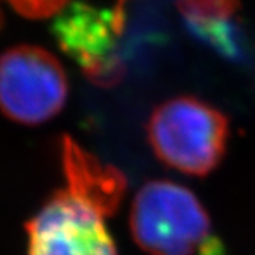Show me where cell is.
<instances>
[{
    "instance_id": "obj_1",
    "label": "cell",
    "mask_w": 255,
    "mask_h": 255,
    "mask_svg": "<svg viewBox=\"0 0 255 255\" xmlns=\"http://www.w3.org/2000/svg\"><path fill=\"white\" fill-rule=\"evenodd\" d=\"M64 187L26 223L28 255H118L107 219L126 194L124 174L63 136Z\"/></svg>"
},
{
    "instance_id": "obj_2",
    "label": "cell",
    "mask_w": 255,
    "mask_h": 255,
    "mask_svg": "<svg viewBox=\"0 0 255 255\" xmlns=\"http://www.w3.org/2000/svg\"><path fill=\"white\" fill-rule=\"evenodd\" d=\"M130 231L150 255H225L203 203L190 188L171 180H150L137 190Z\"/></svg>"
},
{
    "instance_id": "obj_3",
    "label": "cell",
    "mask_w": 255,
    "mask_h": 255,
    "mask_svg": "<svg viewBox=\"0 0 255 255\" xmlns=\"http://www.w3.org/2000/svg\"><path fill=\"white\" fill-rule=\"evenodd\" d=\"M147 139L162 164L182 174L203 177L213 173L226 154L229 120L205 100L179 95L151 112Z\"/></svg>"
},
{
    "instance_id": "obj_4",
    "label": "cell",
    "mask_w": 255,
    "mask_h": 255,
    "mask_svg": "<svg viewBox=\"0 0 255 255\" xmlns=\"http://www.w3.org/2000/svg\"><path fill=\"white\" fill-rule=\"evenodd\" d=\"M69 94L64 67L38 46L18 44L0 54V112L37 126L61 112Z\"/></svg>"
},
{
    "instance_id": "obj_5",
    "label": "cell",
    "mask_w": 255,
    "mask_h": 255,
    "mask_svg": "<svg viewBox=\"0 0 255 255\" xmlns=\"http://www.w3.org/2000/svg\"><path fill=\"white\" fill-rule=\"evenodd\" d=\"M126 25L124 8H100L77 2L58 14L52 34L61 51L71 57L87 80L101 87L121 83L126 75L120 37Z\"/></svg>"
},
{
    "instance_id": "obj_6",
    "label": "cell",
    "mask_w": 255,
    "mask_h": 255,
    "mask_svg": "<svg viewBox=\"0 0 255 255\" xmlns=\"http://www.w3.org/2000/svg\"><path fill=\"white\" fill-rule=\"evenodd\" d=\"M176 6L191 34L228 58L240 55L236 25L240 0H176Z\"/></svg>"
},
{
    "instance_id": "obj_7",
    "label": "cell",
    "mask_w": 255,
    "mask_h": 255,
    "mask_svg": "<svg viewBox=\"0 0 255 255\" xmlns=\"http://www.w3.org/2000/svg\"><path fill=\"white\" fill-rule=\"evenodd\" d=\"M9 6L29 20H43L54 17L67 8L69 0H6Z\"/></svg>"
},
{
    "instance_id": "obj_8",
    "label": "cell",
    "mask_w": 255,
    "mask_h": 255,
    "mask_svg": "<svg viewBox=\"0 0 255 255\" xmlns=\"http://www.w3.org/2000/svg\"><path fill=\"white\" fill-rule=\"evenodd\" d=\"M3 12H2V8H0V28H2V25H3Z\"/></svg>"
}]
</instances>
